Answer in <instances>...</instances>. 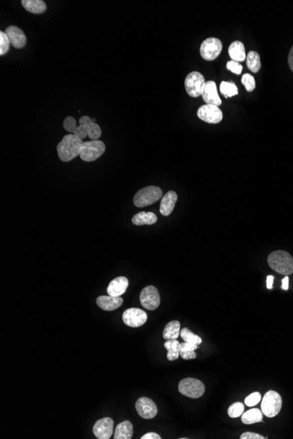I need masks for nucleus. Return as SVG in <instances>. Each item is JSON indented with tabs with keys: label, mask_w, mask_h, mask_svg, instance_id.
Listing matches in <instances>:
<instances>
[{
	"label": "nucleus",
	"mask_w": 293,
	"mask_h": 439,
	"mask_svg": "<svg viewBox=\"0 0 293 439\" xmlns=\"http://www.w3.org/2000/svg\"><path fill=\"white\" fill-rule=\"evenodd\" d=\"M83 140L73 133L65 135L60 143L57 145V153L61 161L68 162L79 156Z\"/></svg>",
	"instance_id": "nucleus-1"
},
{
	"label": "nucleus",
	"mask_w": 293,
	"mask_h": 439,
	"mask_svg": "<svg viewBox=\"0 0 293 439\" xmlns=\"http://www.w3.org/2000/svg\"><path fill=\"white\" fill-rule=\"evenodd\" d=\"M268 264L278 274L288 276L293 274V256L283 250L272 252L268 256Z\"/></svg>",
	"instance_id": "nucleus-2"
},
{
	"label": "nucleus",
	"mask_w": 293,
	"mask_h": 439,
	"mask_svg": "<svg viewBox=\"0 0 293 439\" xmlns=\"http://www.w3.org/2000/svg\"><path fill=\"white\" fill-rule=\"evenodd\" d=\"M162 197H163V191L159 187L148 186L139 190L135 194L133 198V204L136 207L142 208L157 203L161 199Z\"/></svg>",
	"instance_id": "nucleus-3"
},
{
	"label": "nucleus",
	"mask_w": 293,
	"mask_h": 439,
	"mask_svg": "<svg viewBox=\"0 0 293 439\" xmlns=\"http://www.w3.org/2000/svg\"><path fill=\"white\" fill-rule=\"evenodd\" d=\"M283 401L281 395L274 390H269L265 394L261 403V410L267 417H275L281 410Z\"/></svg>",
	"instance_id": "nucleus-4"
},
{
	"label": "nucleus",
	"mask_w": 293,
	"mask_h": 439,
	"mask_svg": "<svg viewBox=\"0 0 293 439\" xmlns=\"http://www.w3.org/2000/svg\"><path fill=\"white\" fill-rule=\"evenodd\" d=\"M205 385L204 383L197 379L186 378L182 380L178 385V391L181 394L189 398L197 399L199 398L205 393Z\"/></svg>",
	"instance_id": "nucleus-5"
},
{
	"label": "nucleus",
	"mask_w": 293,
	"mask_h": 439,
	"mask_svg": "<svg viewBox=\"0 0 293 439\" xmlns=\"http://www.w3.org/2000/svg\"><path fill=\"white\" fill-rule=\"evenodd\" d=\"M104 151L105 145L103 141L99 140L86 141L82 146L79 157L84 161L91 162L96 161L97 159L100 157Z\"/></svg>",
	"instance_id": "nucleus-6"
},
{
	"label": "nucleus",
	"mask_w": 293,
	"mask_h": 439,
	"mask_svg": "<svg viewBox=\"0 0 293 439\" xmlns=\"http://www.w3.org/2000/svg\"><path fill=\"white\" fill-rule=\"evenodd\" d=\"M205 84V77L201 73L193 71L188 74L185 78V90L191 97H199L202 95Z\"/></svg>",
	"instance_id": "nucleus-7"
},
{
	"label": "nucleus",
	"mask_w": 293,
	"mask_h": 439,
	"mask_svg": "<svg viewBox=\"0 0 293 439\" xmlns=\"http://www.w3.org/2000/svg\"><path fill=\"white\" fill-rule=\"evenodd\" d=\"M222 42L214 37L204 40L200 46V56L205 60H215L222 51Z\"/></svg>",
	"instance_id": "nucleus-8"
},
{
	"label": "nucleus",
	"mask_w": 293,
	"mask_h": 439,
	"mask_svg": "<svg viewBox=\"0 0 293 439\" xmlns=\"http://www.w3.org/2000/svg\"><path fill=\"white\" fill-rule=\"evenodd\" d=\"M140 301L146 310H155L160 305L161 297L156 287L147 286L141 290Z\"/></svg>",
	"instance_id": "nucleus-9"
},
{
	"label": "nucleus",
	"mask_w": 293,
	"mask_h": 439,
	"mask_svg": "<svg viewBox=\"0 0 293 439\" xmlns=\"http://www.w3.org/2000/svg\"><path fill=\"white\" fill-rule=\"evenodd\" d=\"M122 319L126 325L132 328H138L146 323L148 320V315L144 310L131 308L124 311L122 315Z\"/></svg>",
	"instance_id": "nucleus-10"
},
{
	"label": "nucleus",
	"mask_w": 293,
	"mask_h": 439,
	"mask_svg": "<svg viewBox=\"0 0 293 439\" xmlns=\"http://www.w3.org/2000/svg\"><path fill=\"white\" fill-rule=\"evenodd\" d=\"M197 115L201 120L209 124H219L223 118V113L219 106L213 105H202L197 110Z\"/></svg>",
	"instance_id": "nucleus-11"
},
{
	"label": "nucleus",
	"mask_w": 293,
	"mask_h": 439,
	"mask_svg": "<svg viewBox=\"0 0 293 439\" xmlns=\"http://www.w3.org/2000/svg\"><path fill=\"white\" fill-rule=\"evenodd\" d=\"M137 413L144 419H152L157 414L156 403L148 397H141L135 403Z\"/></svg>",
	"instance_id": "nucleus-12"
},
{
	"label": "nucleus",
	"mask_w": 293,
	"mask_h": 439,
	"mask_svg": "<svg viewBox=\"0 0 293 439\" xmlns=\"http://www.w3.org/2000/svg\"><path fill=\"white\" fill-rule=\"evenodd\" d=\"M113 420L110 417H104L97 421L93 426V433L98 439H109L113 435Z\"/></svg>",
	"instance_id": "nucleus-13"
},
{
	"label": "nucleus",
	"mask_w": 293,
	"mask_h": 439,
	"mask_svg": "<svg viewBox=\"0 0 293 439\" xmlns=\"http://www.w3.org/2000/svg\"><path fill=\"white\" fill-rule=\"evenodd\" d=\"M5 33L8 36L11 45L15 49H23L27 44V37L24 32L18 27L10 26L6 30Z\"/></svg>",
	"instance_id": "nucleus-14"
},
{
	"label": "nucleus",
	"mask_w": 293,
	"mask_h": 439,
	"mask_svg": "<svg viewBox=\"0 0 293 439\" xmlns=\"http://www.w3.org/2000/svg\"><path fill=\"white\" fill-rule=\"evenodd\" d=\"M202 97L206 103V105H216L220 106L221 105V99L218 94L217 86L213 81L206 82L204 90L202 92Z\"/></svg>",
	"instance_id": "nucleus-15"
},
{
	"label": "nucleus",
	"mask_w": 293,
	"mask_h": 439,
	"mask_svg": "<svg viewBox=\"0 0 293 439\" xmlns=\"http://www.w3.org/2000/svg\"><path fill=\"white\" fill-rule=\"evenodd\" d=\"M78 123H79V125H82L85 128L91 141H97L100 138L101 133H102L100 126L98 125L96 122H94L93 118H91L88 116H83L79 118Z\"/></svg>",
	"instance_id": "nucleus-16"
},
{
	"label": "nucleus",
	"mask_w": 293,
	"mask_h": 439,
	"mask_svg": "<svg viewBox=\"0 0 293 439\" xmlns=\"http://www.w3.org/2000/svg\"><path fill=\"white\" fill-rule=\"evenodd\" d=\"M129 280L124 276H119L117 278L113 279V281L109 283L107 294L108 295L119 297L125 294L127 289L129 288Z\"/></svg>",
	"instance_id": "nucleus-17"
},
{
	"label": "nucleus",
	"mask_w": 293,
	"mask_h": 439,
	"mask_svg": "<svg viewBox=\"0 0 293 439\" xmlns=\"http://www.w3.org/2000/svg\"><path fill=\"white\" fill-rule=\"evenodd\" d=\"M97 304L105 311H113L122 305L123 299L112 295H101L97 298Z\"/></svg>",
	"instance_id": "nucleus-18"
},
{
	"label": "nucleus",
	"mask_w": 293,
	"mask_h": 439,
	"mask_svg": "<svg viewBox=\"0 0 293 439\" xmlns=\"http://www.w3.org/2000/svg\"><path fill=\"white\" fill-rule=\"evenodd\" d=\"M177 201V195L175 191L170 190L165 194L162 198L161 205H160V213L167 217L172 213L173 210L176 205Z\"/></svg>",
	"instance_id": "nucleus-19"
},
{
	"label": "nucleus",
	"mask_w": 293,
	"mask_h": 439,
	"mask_svg": "<svg viewBox=\"0 0 293 439\" xmlns=\"http://www.w3.org/2000/svg\"><path fill=\"white\" fill-rule=\"evenodd\" d=\"M228 54L232 60L238 62L243 61L247 58L244 44L239 40H235L231 43L228 49Z\"/></svg>",
	"instance_id": "nucleus-20"
},
{
	"label": "nucleus",
	"mask_w": 293,
	"mask_h": 439,
	"mask_svg": "<svg viewBox=\"0 0 293 439\" xmlns=\"http://www.w3.org/2000/svg\"><path fill=\"white\" fill-rule=\"evenodd\" d=\"M21 4L28 12L33 14H40L47 10V5L42 0H22Z\"/></svg>",
	"instance_id": "nucleus-21"
},
{
	"label": "nucleus",
	"mask_w": 293,
	"mask_h": 439,
	"mask_svg": "<svg viewBox=\"0 0 293 439\" xmlns=\"http://www.w3.org/2000/svg\"><path fill=\"white\" fill-rule=\"evenodd\" d=\"M133 434V427L129 421H125L117 425L114 432V439H131Z\"/></svg>",
	"instance_id": "nucleus-22"
},
{
	"label": "nucleus",
	"mask_w": 293,
	"mask_h": 439,
	"mask_svg": "<svg viewBox=\"0 0 293 439\" xmlns=\"http://www.w3.org/2000/svg\"><path fill=\"white\" fill-rule=\"evenodd\" d=\"M157 222V215L153 212L141 211L134 215L132 218V223L135 226L154 225Z\"/></svg>",
	"instance_id": "nucleus-23"
},
{
	"label": "nucleus",
	"mask_w": 293,
	"mask_h": 439,
	"mask_svg": "<svg viewBox=\"0 0 293 439\" xmlns=\"http://www.w3.org/2000/svg\"><path fill=\"white\" fill-rule=\"evenodd\" d=\"M263 418V413L261 410L258 409H251L247 412H244L241 415V422L245 424H252V423H261Z\"/></svg>",
	"instance_id": "nucleus-24"
},
{
	"label": "nucleus",
	"mask_w": 293,
	"mask_h": 439,
	"mask_svg": "<svg viewBox=\"0 0 293 439\" xmlns=\"http://www.w3.org/2000/svg\"><path fill=\"white\" fill-rule=\"evenodd\" d=\"M180 322L176 321V320L167 323V325L165 326L163 332V339L166 340L177 339L180 335Z\"/></svg>",
	"instance_id": "nucleus-25"
},
{
	"label": "nucleus",
	"mask_w": 293,
	"mask_h": 439,
	"mask_svg": "<svg viewBox=\"0 0 293 439\" xmlns=\"http://www.w3.org/2000/svg\"><path fill=\"white\" fill-rule=\"evenodd\" d=\"M164 347L168 350L167 358L169 361H173L178 359L180 356V343L177 339L172 340H166L164 343Z\"/></svg>",
	"instance_id": "nucleus-26"
},
{
	"label": "nucleus",
	"mask_w": 293,
	"mask_h": 439,
	"mask_svg": "<svg viewBox=\"0 0 293 439\" xmlns=\"http://www.w3.org/2000/svg\"><path fill=\"white\" fill-rule=\"evenodd\" d=\"M247 66L253 73H257L261 69L260 56L256 51H250L246 58Z\"/></svg>",
	"instance_id": "nucleus-27"
},
{
	"label": "nucleus",
	"mask_w": 293,
	"mask_h": 439,
	"mask_svg": "<svg viewBox=\"0 0 293 439\" xmlns=\"http://www.w3.org/2000/svg\"><path fill=\"white\" fill-rule=\"evenodd\" d=\"M181 338L185 340V342L194 344L199 346L202 343V339L197 335L194 334L188 328H184L180 331Z\"/></svg>",
	"instance_id": "nucleus-28"
},
{
	"label": "nucleus",
	"mask_w": 293,
	"mask_h": 439,
	"mask_svg": "<svg viewBox=\"0 0 293 439\" xmlns=\"http://www.w3.org/2000/svg\"><path fill=\"white\" fill-rule=\"evenodd\" d=\"M221 91L225 97H232L238 94V88L233 83L222 82L221 84Z\"/></svg>",
	"instance_id": "nucleus-29"
},
{
	"label": "nucleus",
	"mask_w": 293,
	"mask_h": 439,
	"mask_svg": "<svg viewBox=\"0 0 293 439\" xmlns=\"http://www.w3.org/2000/svg\"><path fill=\"white\" fill-rule=\"evenodd\" d=\"M244 404L242 403H240V402H237V403H234L228 408V414L229 416L230 417H232V418H236V417H240L242 415V414L244 413Z\"/></svg>",
	"instance_id": "nucleus-30"
},
{
	"label": "nucleus",
	"mask_w": 293,
	"mask_h": 439,
	"mask_svg": "<svg viewBox=\"0 0 293 439\" xmlns=\"http://www.w3.org/2000/svg\"><path fill=\"white\" fill-rule=\"evenodd\" d=\"M11 46V42L5 32H0V56L7 54Z\"/></svg>",
	"instance_id": "nucleus-31"
},
{
	"label": "nucleus",
	"mask_w": 293,
	"mask_h": 439,
	"mask_svg": "<svg viewBox=\"0 0 293 439\" xmlns=\"http://www.w3.org/2000/svg\"><path fill=\"white\" fill-rule=\"evenodd\" d=\"M241 84L244 85L247 91L251 92L256 89V80L250 74H244L241 77Z\"/></svg>",
	"instance_id": "nucleus-32"
},
{
	"label": "nucleus",
	"mask_w": 293,
	"mask_h": 439,
	"mask_svg": "<svg viewBox=\"0 0 293 439\" xmlns=\"http://www.w3.org/2000/svg\"><path fill=\"white\" fill-rule=\"evenodd\" d=\"M261 400V394L258 393V392H255V393H252L249 396L246 397L244 403H245V405L249 406V407H254V406H256L258 403H260Z\"/></svg>",
	"instance_id": "nucleus-33"
},
{
	"label": "nucleus",
	"mask_w": 293,
	"mask_h": 439,
	"mask_svg": "<svg viewBox=\"0 0 293 439\" xmlns=\"http://www.w3.org/2000/svg\"><path fill=\"white\" fill-rule=\"evenodd\" d=\"M77 126H78V125H77V122H76V119H75L74 117H71V116H68V117H66L65 121H64V128H65V131H67L68 133H74V131L76 130Z\"/></svg>",
	"instance_id": "nucleus-34"
},
{
	"label": "nucleus",
	"mask_w": 293,
	"mask_h": 439,
	"mask_svg": "<svg viewBox=\"0 0 293 439\" xmlns=\"http://www.w3.org/2000/svg\"><path fill=\"white\" fill-rule=\"evenodd\" d=\"M227 69L230 70L231 72H233V74L241 75V71H242V66H241L238 61L231 60L228 61V63H227Z\"/></svg>",
	"instance_id": "nucleus-35"
},
{
	"label": "nucleus",
	"mask_w": 293,
	"mask_h": 439,
	"mask_svg": "<svg viewBox=\"0 0 293 439\" xmlns=\"http://www.w3.org/2000/svg\"><path fill=\"white\" fill-rule=\"evenodd\" d=\"M198 346L194 345V344H190V343L185 342L180 344V351H193L197 350Z\"/></svg>",
	"instance_id": "nucleus-36"
},
{
	"label": "nucleus",
	"mask_w": 293,
	"mask_h": 439,
	"mask_svg": "<svg viewBox=\"0 0 293 439\" xmlns=\"http://www.w3.org/2000/svg\"><path fill=\"white\" fill-rule=\"evenodd\" d=\"M73 134H75L76 136L80 138L82 140H85V138L88 137V135H87V133H86V131H85V128L80 125L76 127V130L74 131Z\"/></svg>",
	"instance_id": "nucleus-37"
},
{
	"label": "nucleus",
	"mask_w": 293,
	"mask_h": 439,
	"mask_svg": "<svg viewBox=\"0 0 293 439\" xmlns=\"http://www.w3.org/2000/svg\"><path fill=\"white\" fill-rule=\"evenodd\" d=\"M241 439H267V438H264V437H262L261 435H259V434H257V433H254V432H245V433H243L242 435L241 436Z\"/></svg>",
	"instance_id": "nucleus-38"
},
{
	"label": "nucleus",
	"mask_w": 293,
	"mask_h": 439,
	"mask_svg": "<svg viewBox=\"0 0 293 439\" xmlns=\"http://www.w3.org/2000/svg\"><path fill=\"white\" fill-rule=\"evenodd\" d=\"M180 356L184 359H193L197 358V354L195 352V351H180Z\"/></svg>",
	"instance_id": "nucleus-39"
},
{
	"label": "nucleus",
	"mask_w": 293,
	"mask_h": 439,
	"mask_svg": "<svg viewBox=\"0 0 293 439\" xmlns=\"http://www.w3.org/2000/svg\"><path fill=\"white\" fill-rule=\"evenodd\" d=\"M141 439H161L162 438L160 437V435H158L157 433H155V432H149V433H147V434H145V435L142 436L141 438Z\"/></svg>",
	"instance_id": "nucleus-40"
},
{
	"label": "nucleus",
	"mask_w": 293,
	"mask_h": 439,
	"mask_svg": "<svg viewBox=\"0 0 293 439\" xmlns=\"http://www.w3.org/2000/svg\"><path fill=\"white\" fill-rule=\"evenodd\" d=\"M288 63L291 70L293 72V46L290 50L289 57H288Z\"/></svg>",
	"instance_id": "nucleus-41"
},
{
	"label": "nucleus",
	"mask_w": 293,
	"mask_h": 439,
	"mask_svg": "<svg viewBox=\"0 0 293 439\" xmlns=\"http://www.w3.org/2000/svg\"><path fill=\"white\" fill-rule=\"evenodd\" d=\"M282 289L284 290H289V277L285 276V278L282 280Z\"/></svg>",
	"instance_id": "nucleus-42"
},
{
	"label": "nucleus",
	"mask_w": 293,
	"mask_h": 439,
	"mask_svg": "<svg viewBox=\"0 0 293 439\" xmlns=\"http://www.w3.org/2000/svg\"><path fill=\"white\" fill-rule=\"evenodd\" d=\"M273 275H268L267 277V289L268 290H272L273 289Z\"/></svg>",
	"instance_id": "nucleus-43"
}]
</instances>
